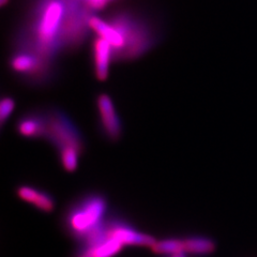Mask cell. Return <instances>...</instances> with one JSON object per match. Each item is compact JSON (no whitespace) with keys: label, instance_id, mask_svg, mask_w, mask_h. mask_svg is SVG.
<instances>
[{"label":"cell","instance_id":"12","mask_svg":"<svg viewBox=\"0 0 257 257\" xmlns=\"http://www.w3.org/2000/svg\"><path fill=\"white\" fill-rule=\"evenodd\" d=\"M124 244L114 237L108 236L99 243L91 245L78 244L73 257H115L124 248Z\"/></svg>","mask_w":257,"mask_h":257},{"label":"cell","instance_id":"15","mask_svg":"<svg viewBox=\"0 0 257 257\" xmlns=\"http://www.w3.org/2000/svg\"><path fill=\"white\" fill-rule=\"evenodd\" d=\"M16 106L15 100L10 95H6L0 101V123L2 126L6 124L8 119L11 117Z\"/></svg>","mask_w":257,"mask_h":257},{"label":"cell","instance_id":"13","mask_svg":"<svg viewBox=\"0 0 257 257\" xmlns=\"http://www.w3.org/2000/svg\"><path fill=\"white\" fill-rule=\"evenodd\" d=\"M184 252L193 256H207L212 254L215 248L214 240L203 235H192L183 237Z\"/></svg>","mask_w":257,"mask_h":257},{"label":"cell","instance_id":"2","mask_svg":"<svg viewBox=\"0 0 257 257\" xmlns=\"http://www.w3.org/2000/svg\"><path fill=\"white\" fill-rule=\"evenodd\" d=\"M107 21L120 34L122 52L117 61H130L142 57L156 45L159 31L146 15L133 9H119L107 16Z\"/></svg>","mask_w":257,"mask_h":257},{"label":"cell","instance_id":"6","mask_svg":"<svg viewBox=\"0 0 257 257\" xmlns=\"http://www.w3.org/2000/svg\"><path fill=\"white\" fill-rule=\"evenodd\" d=\"M92 15L80 0H68L61 32V50L72 51L82 45L91 31L89 19Z\"/></svg>","mask_w":257,"mask_h":257},{"label":"cell","instance_id":"18","mask_svg":"<svg viewBox=\"0 0 257 257\" xmlns=\"http://www.w3.org/2000/svg\"><path fill=\"white\" fill-rule=\"evenodd\" d=\"M9 3L10 0H0V5H2V7H6Z\"/></svg>","mask_w":257,"mask_h":257},{"label":"cell","instance_id":"5","mask_svg":"<svg viewBox=\"0 0 257 257\" xmlns=\"http://www.w3.org/2000/svg\"><path fill=\"white\" fill-rule=\"evenodd\" d=\"M46 121L45 140L52 144L57 152L73 149L83 154L85 150L83 134L66 112L57 108L48 109Z\"/></svg>","mask_w":257,"mask_h":257},{"label":"cell","instance_id":"17","mask_svg":"<svg viewBox=\"0 0 257 257\" xmlns=\"http://www.w3.org/2000/svg\"><path fill=\"white\" fill-rule=\"evenodd\" d=\"M163 257H194V256L190 255V254H188L186 252H180V253H176V254H172V255H165Z\"/></svg>","mask_w":257,"mask_h":257},{"label":"cell","instance_id":"16","mask_svg":"<svg viewBox=\"0 0 257 257\" xmlns=\"http://www.w3.org/2000/svg\"><path fill=\"white\" fill-rule=\"evenodd\" d=\"M83 5L87 8L90 12H95L105 9L114 0H80Z\"/></svg>","mask_w":257,"mask_h":257},{"label":"cell","instance_id":"4","mask_svg":"<svg viewBox=\"0 0 257 257\" xmlns=\"http://www.w3.org/2000/svg\"><path fill=\"white\" fill-rule=\"evenodd\" d=\"M9 68L15 76L35 86L51 83L56 75L55 59L19 46L10 55Z\"/></svg>","mask_w":257,"mask_h":257},{"label":"cell","instance_id":"8","mask_svg":"<svg viewBox=\"0 0 257 257\" xmlns=\"http://www.w3.org/2000/svg\"><path fill=\"white\" fill-rule=\"evenodd\" d=\"M108 236L118 239L124 245L132 246H147L151 247L157 239L134 227L123 218L110 215L107 218Z\"/></svg>","mask_w":257,"mask_h":257},{"label":"cell","instance_id":"10","mask_svg":"<svg viewBox=\"0 0 257 257\" xmlns=\"http://www.w3.org/2000/svg\"><path fill=\"white\" fill-rule=\"evenodd\" d=\"M91 60L95 78L104 82L109 74V67L114 59V51L105 40L95 36L91 43Z\"/></svg>","mask_w":257,"mask_h":257},{"label":"cell","instance_id":"14","mask_svg":"<svg viewBox=\"0 0 257 257\" xmlns=\"http://www.w3.org/2000/svg\"><path fill=\"white\" fill-rule=\"evenodd\" d=\"M151 251L158 255H172L176 253L184 252L183 238L180 237H170L161 240H157L152 245Z\"/></svg>","mask_w":257,"mask_h":257},{"label":"cell","instance_id":"7","mask_svg":"<svg viewBox=\"0 0 257 257\" xmlns=\"http://www.w3.org/2000/svg\"><path fill=\"white\" fill-rule=\"evenodd\" d=\"M95 105L102 135L109 142L119 141L123 126L112 99L107 93H100L95 99Z\"/></svg>","mask_w":257,"mask_h":257},{"label":"cell","instance_id":"11","mask_svg":"<svg viewBox=\"0 0 257 257\" xmlns=\"http://www.w3.org/2000/svg\"><path fill=\"white\" fill-rule=\"evenodd\" d=\"M16 195L23 202L34 206L39 211L51 213L56 208V200L54 196L45 190L38 189L29 184H22L16 188Z\"/></svg>","mask_w":257,"mask_h":257},{"label":"cell","instance_id":"1","mask_svg":"<svg viewBox=\"0 0 257 257\" xmlns=\"http://www.w3.org/2000/svg\"><path fill=\"white\" fill-rule=\"evenodd\" d=\"M68 0H36L16 36L14 46L55 59L61 50V32Z\"/></svg>","mask_w":257,"mask_h":257},{"label":"cell","instance_id":"9","mask_svg":"<svg viewBox=\"0 0 257 257\" xmlns=\"http://www.w3.org/2000/svg\"><path fill=\"white\" fill-rule=\"evenodd\" d=\"M46 110H30L16 121V132L26 140H45Z\"/></svg>","mask_w":257,"mask_h":257},{"label":"cell","instance_id":"3","mask_svg":"<svg viewBox=\"0 0 257 257\" xmlns=\"http://www.w3.org/2000/svg\"><path fill=\"white\" fill-rule=\"evenodd\" d=\"M107 212V197L101 192H87L74 199L64 210L61 218L62 228L79 243L105 222Z\"/></svg>","mask_w":257,"mask_h":257}]
</instances>
